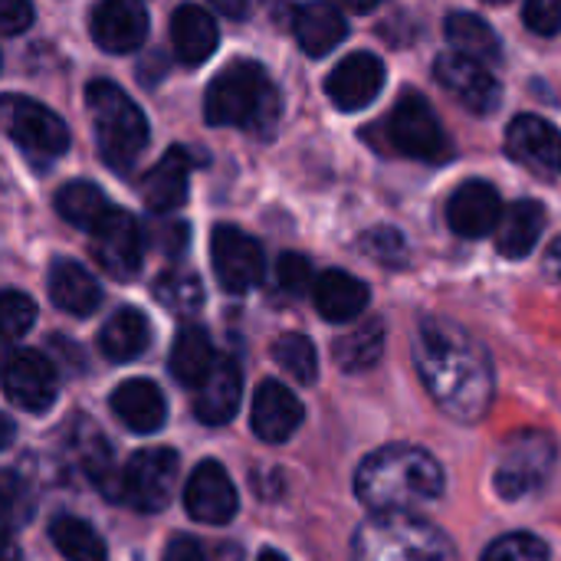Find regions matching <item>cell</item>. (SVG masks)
Masks as SVG:
<instances>
[{
	"label": "cell",
	"instance_id": "1",
	"mask_svg": "<svg viewBox=\"0 0 561 561\" xmlns=\"http://www.w3.org/2000/svg\"><path fill=\"white\" fill-rule=\"evenodd\" d=\"M414 365L444 414L473 424L493 404V365L486 348L450 319L427 316L414 335Z\"/></svg>",
	"mask_w": 561,
	"mask_h": 561
},
{
	"label": "cell",
	"instance_id": "2",
	"mask_svg": "<svg viewBox=\"0 0 561 561\" xmlns=\"http://www.w3.org/2000/svg\"><path fill=\"white\" fill-rule=\"evenodd\" d=\"M444 493V470L434 454L391 444L368 454L355 473V496L371 513H411Z\"/></svg>",
	"mask_w": 561,
	"mask_h": 561
},
{
	"label": "cell",
	"instance_id": "3",
	"mask_svg": "<svg viewBox=\"0 0 561 561\" xmlns=\"http://www.w3.org/2000/svg\"><path fill=\"white\" fill-rule=\"evenodd\" d=\"M204 118L210 125H237L253 135H270L279 122V92L260 62H230L207 89Z\"/></svg>",
	"mask_w": 561,
	"mask_h": 561
},
{
	"label": "cell",
	"instance_id": "4",
	"mask_svg": "<svg viewBox=\"0 0 561 561\" xmlns=\"http://www.w3.org/2000/svg\"><path fill=\"white\" fill-rule=\"evenodd\" d=\"M355 561H457L450 536L417 513H375L352 539Z\"/></svg>",
	"mask_w": 561,
	"mask_h": 561
},
{
	"label": "cell",
	"instance_id": "5",
	"mask_svg": "<svg viewBox=\"0 0 561 561\" xmlns=\"http://www.w3.org/2000/svg\"><path fill=\"white\" fill-rule=\"evenodd\" d=\"M85 102H89V115H92V128H95V145L102 161L118 171L128 174L138 161V154L148 145V118L141 115V108L128 99L125 89H118L108 79H95L85 89Z\"/></svg>",
	"mask_w": 561,
	"mask_h": 561
},
{
	"label": "cell",
	"instance_id": "6",
	"mask_svg": "<svg viewBox=\"0 0 561 561\" xmlns=\"http://www.w3.org/2000/svg\"><path fill=\"white\" fill-rule=\"evenodd\" d=\"M559 447L542 431H519L513 434L496 457L493 486L503 500H523L546 486V480L556 470Z\"/></svg>",
	"mask_w": 561,
	"mask_h": 561
},
{
	"label": "cell",
	"instance_id": "7",
	"mask_svg": "<svg viewBox=\"0 0 561 561\" xmlns=\"http://www.w3.org/2000/svg\"><path fill=\"white\" fill-rule=\"evenodd\" d=\"M3 128L10 135V141L39 161H53L69 148V128L66 122L49 112L46 105H39L36 99H23V95H7L3 99Z\"/></svg>",
	"mask_w": 561,
	"mask_h": 561
},
{
	"label": "cell",
	"instance_id": "8",
	"mask_svg": "<svg viewBox=\"0 0 561 561\" xmlns=\"http://www.w3.org/2000/svg\"><path fill=\"white\" fill-rule=\"evenodd\" d=\"M178 486V454L168 447L138 450L122 467V500L135 513H161Z\"/></svg>",
	"mask_w": 561,
	"mask_h": 561
},
{
	"label": "cell",
	"instance_id": "9",
	"mask_svg": "<svg viewBox=\"0 0 561 561\" xmlns=\"http://www.w3.org/2000/svg\"><path fill=\"white\" fill-rule=\"evenodd\" d=\"M388 138L408 158L444 161L450 154V141H447V131H444L437 112L417 92H404L398 99V105L388 118Z\"/></svg>",
	"mask_w": 561,
	"mask_h": 561
},
{
	"label": "cell",
	"instance_id": "10",
	"mask_svg": "<svg viewBox=\"0 0 561 561\" xmlns=\"http://www.w3.org/2000/svg\"><path fill=\"white\" fill-rule=\"evenodd\" d=\"M95 263L112 276V279H131L141 270L145 256V227L122 207H112L102 224L92 230L89 243Z\"/></svg>",
	"mask_w": 561,
	"mask_h": 561
},
{
	"label": "cell",
	"instance_id": "11",
	"mask_svg": "<svg viewBox=\"0 0 561 561\" xmlns=\"http://www.w3.org/2000/svg\"><path fill=\"white\" fill-rule=\"evenodd\" d=\"M210 256H214V273L227 293H250L263 279V270H266L263 247L250 233L230 224H220L214 230Z\"/></svg>",
	"mask_w": 561,
	"mask_h": 561
},
{
	"label": "cell",
	"instance_id": "12",
	"mask_svg": "<svg viewBox=\"0 0 561 561\" xmlns=\"http://www.w3.org/2000/svg\"><path fill=\"white\" fill-rule=\"evenodd\" d=\"M3 391L13 408L43 414L46 408H53V401L59 394V378H56L53 362L33 348L13 352L3 368Z\"/></svg>",
	"mask_w": 561,
	"mask_h": 561
},
{
	"label": "cell",
	"instance_id": "13",
	"mask_svg": "<svg viewBox=\"0 0 561 561\" xmlns=\"http://www.w3.org/2000/svg\"><path fill=\"white\" fill-rule=\"evenodd\" d=\"M434 79L473 115H490L496 112L500 99H503V89L500 82L493 79V72L470 59V56H460V53H444L437 56L434 62Z\"/></svg>",
	"mask_w": 561,
	"mask_h": 561
},
{
	"label": "cell",
	"instance_id": "14",
	"mask_svg": "<svg viewBox=\"0 0 561 561\" xmlns=\"http://www.w3.org/2000/svg\"><path fill=\"white\" fill-rule=\"evenodd\" d=\"M184 506L191 513V519L207 523V526H227L237 510H240V496L237 486L230 480V473L224 470V463L217 460H201L184 486Z\"/></svg>",
	"mask_w": 561,
	"mask_h": 561
},
{
	"label": "cell",
	"instance_id": "15",
	"mask_svg": "<svg viewBox=\"0 0 561 561\" xmlns=\"http://www.w3.org/2000/svg\"><path fill=\"white\" fill-rule=\"evenodd\" d=\"M92 39L112 56L135 53L148 36V10L141 0H99L89 20Z\"/></svg>",
	"mask_w": 561,
	"mask_h": 561
},
{
	"label": "cell",
	"instance_id": "16",
	"mask_svg": "<svg viewBox=\"0 0 561 561\" xmlns=\"http://www.w3.org/2000/svg\"><path fill=\"white\" fill-rule=\"evenodd\" d=\"M503 214V201L490 181H463L447 201V224L457 237L467 240L496 233Z\"/></svg>",
	"mask_w": 561,
	"mask_h": 561
},
{
	"label": "cell",
	"instance_id": "17",
	"mask_svg": "<svg viewBox=\"0 0 561 561\" xmlns=\"http://www.w3.org/2000/svg\"><path fill=\"white\" fill-rule=\"evenodd\" d=\"M385 89V62L375 53L345 56L325 79V92L342 112H358L378 99Z\"/></svg>",
	"mask_w": 561,
	"mask_h": 561
},
{
	"label": "cell",
	"instance_id": "18",
	"mask_svg": "<svg viewBox=\"0 0 561 561\" xmlns=\"http://www.w3.org/2000/svg\"><path fill=\"white\" fill-rule=\"evenodd\" d=\"M302 417H306L302 401L283 381H263L256 388L250 421H253V434L260 440H266V444H286L299 431Z\"/></svg>",
	"mask_w": 561,
	"mask_h": 561
},
{
	"label": "cell",
	"instance_id": "19",
	"mask_svg": "<svg viewBox=\"0 0 561 561\" xmlns=\"http://www.w3.org/2000/svg\"><path fill=\"white\" fill-rule=\"evenodd\" d=\"M194 158L187 148L174 145L164 151V158L145 174L141 181V201L151 214H174L184 201H187V187H191V171H194Z\"/></svg>",
	"mask_w": 561,
	"mask_h": 561
},
{
	"label": "cell",
	"instance_id": "20",
	"mask_svg": "<svg viewBox=\"0 0 561 561\" xmlns=\"http://www.w3.org/2000/svg\"><path fill=\"white\" fill-rule=\"evenodd\" d=\"M506 151L546 174L561 171V131L539 115H519L506 128Z\"/></svg>",
	"mask_w": 561,
	"mask_h": 561
},
{
	"label": "cell",
	"instance_id": "21",
	"mask_svg": "<svg viewBox=\"0 0 561 561\" xmlns=\"http://www.w3.org/2000/svg\"><path fill=\"white\" fill-rule=\"evenodd\" d=\"M243 394V371L233 358H217L214 371L194 388V414L201 424H230Z\"/></svg>",
	"mask_w": 561,
	"mask_h": 561
},
{
	"label": "cell",
	"instance_id": "22",
	"mask_svg": "<svg viewBox=\"0 0 561 561\" xmlns=\"http://www.w3.org/2000/svg\"><path fill=\"white\" fill-rule=\"evenodd\" d=\"M112 414L135 434H154L164 417H168V408H164V394L154 381L148 378H131V381H122L112 398Z\"/></svg>",
	"mask_w": 561,
	"mask_h": 561
},
{
	"label": "cell",
	"instance_id": "23",
	"mask_svg": "<svg viewBox=\"0 0 561 561\" xmlns=\"http://www.w3.org/2000/svg\"><path fill=\"white\" fill-rule=\"evenodd\" d=\"M293 33L299 46L306 49V56L319 59V56H329L348 36V23L335 3L312 0L293 10Z\"/></svg>",
	"mask_w": 561,
	"mask_h": 561
},
{
	"label": "cell",
	"instance_id": "24",
	"mask_svg": "<svg viewBox=\"0 0 561 561\" xmlns=\"http://www.w3.org/2000/svg\"><path fill=\"white\" fill-rule=\"evenodd\" d=\"M220 43L214 16L197 3H181L171 16V46L184 66H201L214 56Z\"/></svg>",
	"mask_w": 561,
	"mask_h": 561
},
{
	"label": "cell",
	"instance_id": "25",
	"mask_svg": "<svg viewBox=\"0 0 561 561\" xmlns=\"http://www.w3.org/2000/svg\"><path fill=\"white\" fill-rule=\"evenodd\" d=\"M312 299L325 322H352L368 309L371 293L358 276L345 270H325L312 286Z\"/></svg>",
	"mask_w": 561,
	"mask_h": 561
},
{
	"label": "cell",
	"instance_id": "26",
	"mask_svg": "<svg viewBox=\"0 0 561 561\" xmlns=\"http://www.w3.org/2000/svg\"><path fill=\"white\" fill-rule=\"evenodd\" d=\"M49 299L56 309L69 312V316H92L102 302V289H99V279L79 266L76 260H53L49 266Z\"/></svg>",
	"mask_w": 561,
	"mask_h": 561
},
{
	"label": "cell",
	"instance_id": "27",
	"mask_svg": "<svg viewBox=\"0 0 561 561\" xmlns=\"http://www.w3.org/2000/svg\"><path fill=\"white\" fill-rule=\"evenodd\" d=\"M542 230H546V207L539 201H516L496 227V250L506 260H523L536 250Z\"/></svg>",
	"mask_w": 561,
	"mask_h": 561
},
{
	"label": "cell",
	"instance_id": "28",
	"mask_svg": "<svg viewBox=\"0 0 561 561\" xmlns=\"http://www.w3.org/2000/svg\"><path fill=\"white\" fill-rule=\"evenodd\" d=\"M151 345V322L138 309H118L99 332V348L108 362H135Z\"/></svg>",
	"mask_w": 561,
	"mask_h": 561
},
{
	"label": "cell",
	"instance_id": "29",
	"mask_svg": "<svg viewBox=\"0 0 561 561\" xmlns=\"http://www.w3.org/2000/svg\"><path fill=\"white\" fill-rule=\"evenodd\" d=\"M217 365V355H214V345H210V335L197 325H187L178 332L174 345H171V358H168V368L174 375V381L187 385V388H197Z\"/></svg>",
	"mask_w": 561,
	"mask_h": 561
},
{
	"label": "cell",
	"instance_id": "30",
	"mask_svg": "<svg viewBox=\"0 0 561 561\" xmlns=\"http://www.w3.org/2000/svg\"><path fill=\"white\" fill-rule=\"evenodd\" d=\"M444 33H447V43L460 53V56H470L483 66H493L503 59V43L500 36L493 33V26L477 16V13H450L447 23H444Z\"/></svg>",
	"mask_w": 561,
	"mask_h": 561
},
{
	"label": "cell",
	"instance_id": "31",
	"mask_svg": "<svg viewBox=\"0 0 561 561\" xmlns=\"http://www.w3.org/2000/svg\"><path fill=\"white\" fill-rule=\"evenodd\" d=\"M385 352V322L381 319H368L362 325H355L352 332H345L342 339H335L332 345V355H335V365L348 375H358V371H368L378 365Z\"/></svg>",
	"mask_w": 561,
	"mask_h": 561
},
{
	"label": "cell",
	"instance_id": "32",
	"mask_svg": "<svg viewBox=\"0 0 561 561\" xmlns=\"http://www.w3.org/2000/svg\"><path fill=\"white\" fill-rule=\"evenodd\" d=\"M56 210L66 224L92 233L102 224V217L112 210V204L92 181H69L56 191Z\"/></svg>",
	"mask_w": 561,
	"mask_h": 561
},
{
	"label": "cell",
	"instance_id": "33",
	"mask_svg": "<svg viewBox=\"0 0 561 561\" xmlns=\"http://www.w3.org/2000/svg\"><path fill=\"white\" fill-rule=\"evenodd\" d=\"M49 539L56 546V552L66 561H105L108 559V549L102 542V536L85 523V519H76V516H56L49 523Z\"/></svg>",
	"mask_w": 561,
	"mask_h": 561
},
{
	"label": "cell",
	"instance_id": "34",
	"mask_svg": "<svg viewBox=\"0 0 561 561\" xmlns=\"http://www.w3.org/2000/svg\"><path fill=\"white\" fill-rule=\"evenodd\" d=\"M154 299L174 316H191L204 302V286H201L197 273L171 266L154 279Z\"/></svg>",
	"mask_w": 561,
	"mask_h": 561
},
{
	"label": "cell",
	"instance_id": "35",
	"mask_svg": "<svg viewBox=\"0 0 561 561\" xmlns=\"http://www.w3.org/2000/svg\"><path fill=\"white\" fill-rule=\"evenodd\" d=\"M273 358H276V365H279L289 378H296L299 385H312V381L319 378V355H316V345H312L306 335H299V332L279 335V339L273 342Z\"/></svg>",
	"mask_w": 561,
	"mask_h": 561
},
{
	"label": "cell",
	"instance_id": "36",
	"mask_svg": "<svg viewBox=\"0 0 561 561\" xmlns=\"http://www.w3.org/2000/svg\"><path fill=\"white\" fill-rule=\"evenodd\" d=\"M480 561H549V549L542 539L529 533H510L496 539Z\"/></svg>",
	"mask_w": 561,
	"mask_h": 561
},
{
	"label": "cell",
	"instance_id": "37",
	"mask_svg": "<svg viewBox=\"0 0 561 561\" xmlns=\"http://www.w3.org/2000/svg\"><path fill=\"white\" fill-rule=\"evenodd\" d=\"M36 322V306L26 293H16V289H7L3 293V302H0V325H3V339L7 342H16L23 339Z\"/></svg>",
	"mask_w": 561,
	"mask_h": 561
},
{
	"label": "cell",
	"instance_id": "38",
	"mask_svg": "<svg viewBox=\"0 0 561 561\" xmlns=\"http://www.w3.org/2000/svg\"><path fill=\"white\" fill-rule=\"evenodd\" d=\"M358 247H362L365 253H371V256H375L378 263H385V266H401L404 256H408L404 237H401L398 230H391V227H375V230L362 233Z\"/></svg>",
	"mask_w": 561,
	"mask_h": 561
},
{
	"label": "cell",
	"instance_id": "39",
	"mask_svg": "<svg viewBox=\"0 0 561 561\" xmlns=\"http://www.w3.org/2000/svg\"><path fill=\"white\" fill-rule=\"evenodd\" d=\"M145 243H151L154 250H161L164 256H181L187 247V227L178 220H154L145 227Z\"/></svg>",
	"mask_w": 561,
	"mask_h": 561
},
{
	"label": "cell",
	"instance_id": "40",
	"mask_svg": "<svg viewBox=\"0 0 561 561\" xmlns=\"http://www.w3.org/2000/svg\"><path fill=\"white\" fill-rule=\"evenodd\" d=\"M276 279L289 296H302L306 289H312V266L302 253H283L276 263Z\"/></svg>",
	"mask_w": 561,
	"mask_h": 561
},
{
	"label": "cell",
	"instance_id": "41",
	"mask_svg": "<svg viewBox=\"0 0 561 561\" xmlns=\"http://www.w3.org/2000/svg\"><path fill=\"white\" fill-rule=\"evenodd\" d=\"M523 20L539 36H556L561 30V0H526Z\"/></svg>",
	"mask_w": 561,
	"mask_h": 561
},
{
	"label": "cell",
	"instance_id": "42",
	"mask_svg": "<svg viewBox=\"0 0 561 561\" xmlns=\"http://www.w3.org/2000/svg\"><path fill=\"white\" fill-rule=\"evenodd\" d=\"M3 516H7V533L20 529L30 519V503H26V486L7 473L3 477Z\"/></svg>",
	"mask_w": 561,
	"mask_h": 561
},
{
	"label": "cell",
	"instance_id": "43",
	"mask_svg": "<svg viewBox=\"0 0 561 561\" xmlns=\"http://www.w3.org/2000/svg\"><path fill=\"white\" fill-rule=\"evenodd\" d=\"M33 23V7L30 0H0V26L7 36L23 33Z\"/></svg>",
	"mask_w": 561,
	"mask_h": 561
},
{
	"label": "cell",
	"instance_id": "44",
	"mask_svg": "<svg viewBox=\"0 0 561 561\" xmlns=\"http://www.w3.org/2000/svg\"><path fill=\"white\" fill-rule=\"evenodd\" d=\"M164 561H207V556L191 536H174L164 549Z\"/></svg>",
	"mask_w": 561,
	"mask_h": 561
},
{
	"label": "cell",
	"instance_id": "45",
	"mask_svg": "<svg viewBox=\"0 0 561 561\" xmlns=\"http://www.w3.org/2000/svg\"><path fill=\"white\" fill-rule=\"evenodd\" d=\"M220 13H227V16H247V10H250V0H210Z\"/></svg>",
	"mask_w": 561,
	"mask_h": 561
},
{
	"label": "cell",
	"instance_id": "46",
	"mask_svg": "<svg viewBox=\"0 0 561 561\" xmlns=\"http://www.w3.org/2000/svg\"><path fill=\"white\" fill-rule=\"evenodd\" d=\"M546 270L561 279V237L559 240H552V247H549V253H546Z\"/></svg>",
	"mask_w": 561,
	"mask_h": 561
},
{
	"label": "cell",
	"instance_id": "47",
	"mask_svg": "<svg viewBox=\"0 0 561 561\" xmlns=\"http://www.w3.org/2000/svg\"><path fill=\"white\" fill-rule=\"evenodd\" d=\"M335 3H342L345 10H355V13H368V10H375L381 0H335Z\"/></svg>",
	"mask_w": 561,
	"mask_h": 561
},
{
	"label": "cell",
	"instance_id": "48",
	"mask_svg": "<svg viewBox=\"0 0 561 561\" xmlns=\"http://www.w3.org/2000/svg\"><path fill=\"white\" fill-rule=\"evenodd\" d=\"M260 561H289V559H286V556H279V552H273V549H270V552H263V556H260Z\"/></svg>",
	"mask_w": 561,
	"mask_h": 561
},
{
	"label": "cell",
	"instance_id": "49",
	"mask_svg": "<svg viewBox=\"0 0 561 561\" xmlns=\"http://www.w3.org/2000/svg\"><path fill=\"white\" fill-rule=\"evenodd\" d=\"M493 3H503V0H493Z\"/></svg>",
	"mask_w": 561,
	"mask_h": 561
}]
</instances>
